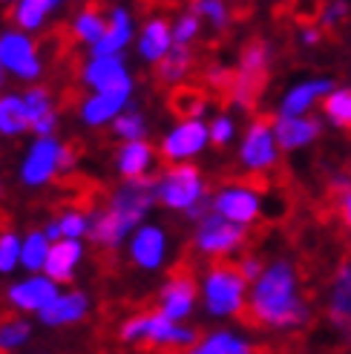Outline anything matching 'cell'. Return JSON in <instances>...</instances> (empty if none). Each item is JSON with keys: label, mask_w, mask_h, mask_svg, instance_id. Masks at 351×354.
Instances as JSON below:
<instances>
[{"label": "cell", "mask_w": 351, "mask_h": 354, "mask_svg": "<svg viewBox=\"0 0 351 354\" xmlns=\"http://www.w3.org/2000/svg\"><path fill=\"white\" fill-rule=\"evenodd\" d=\"M348 17V3H328L323 12H320V26L323 29H334L340 26Z\"/></svg>", "instance_id": "43"}, {"label": "cell", "mask_w": 351, "mask_h": 354, "mask_svg": "<svg viewBox=\"0 0 351 354\" xmlns=\"http://www.w3.org/2000/svg\"><path fill=\"white\" fill-rule=\"evenodd\" d=\"M84 259V245L81 242H73V239H61L49 248V259L44 265V274L58 282V286H64V282H69L75 277L78 265Z\"/></svg>", "instance_id": "23"}, {"label": "cell", "mask_w": 351, "mask_h": 354, "mask_svg": "<svg viewBox=\"0 0 351 354\" xmlns=\"http://www.w3.org/2000/svg\"><path fill=\"white\" fill-rule=\"evenodd\" d=\"M340 219L351 227V187L343 190V196H340Z\"/></svg>", "instance_id": "46"}, {"label": "cell", "mask_w": 351, "mask_h": 354, "mask_svg": "<svg viewBox=\"0 0 351 354\" xmlns=\"http://www.w3.org/2000/svg\"><path fill=\"white\" fill-rule=\"evenodd\" d=\"M49 248H52V242L44 236V231H29L23 236L21 268H26V274H44V265L49 259Z\"/></svg>", "instance_id": "32"}, {"label": "cell", "mask_w": 351, "mask_h": 354, "mask_svg": "<svg viewBox=\"0 0 351 354\" xmlns=\"http://www.w3.org/2000/svg\"><path fill=\"white\" fill-rule=\"evenodd\" d=\"M173 110L182 115V121L202 118V113H205V95L196 93V90H179L173 95Z\"/></svg>", "instance_id": "39"}, {"label": "cell", "mask_w": 351, "mask_h": 354, "mask_svg": "<svg viewBox=\"0 0 351 354\" xmlns=\"http://www.w3.org/2000/svg\"><path fill=\"white\" fill-rule=\"evenodd\" d=\"M210 210H214L216 216L234 222L239 227H248L259 219L262 214V196L259 190L251 187V185H225L214 193V199H210Z\"/></svg>", "instance_id": "9"}, {"label": "cell", "mask_w": 351, "mask_h": 354, "mask_svg": "<svg viewBox=\"0 0 351 354\" xmlns=\"http://www.w3.org/2000/svg\"><path fill=\"white\" fill-rule=\"evenodd\" d=\"M167 248H170V239H167V231L162 225H153V222H144L138 231L130 236L127 242V254H130V262L135 268L142 271H159L164 259H167Z\"/></svg>", "instance_id": "14"}, {"label": "cell", "mask_w": 351, "mask_h": 354, "mask_svg": "<svg viewBox=\"0 0 351 354\" xmlns=\"http://www.w3.org/2000/svg\"><path fill=\"white\" fill-rule=\"evenodd\" d=\"M61 3L58 0H17L15 9H12V21L21 32H38L44 29L46 17L55 12Z\"/></svg>", "instance_id": "26"}, {"label": "cell", "mask_w": 351, "mask_h": 354, "mask_svg": "<svg viewBox=\"0 0 351 354\" xmlns=\"http://www.w3.org/2000/svg\"><path fill=\"white\" fill-rule=\"evenodd\" d=\"M32 337V323L26 317H15V320L0 323V351H15L26 346Z\"/></svg>", "instance_id": "35"}, {"label": "cell", "mask_w": 351, "mask_h": 354, "mask_svg": "<svg viewBox=\"0 0 351 354\" xmlns=\"http://www.w3.org/2000/svg\"><path fill=\"white\" fill-rule=\"evenodd\" d=\"M155 205H159V202H155V179H153V176H147V179L121 182L113 190V196L107 202V210H110V214H115L121 222L130 227V231H138V227L147 222L150 210Z\"/></svg>", "instance_id": "7"}, {"label": "cell", "mask_w": 351, "mask_h": 354, "mask_svg": "<svg viewBox=\"0 0 351 354\" xmlns=\"http://www.w3.org/2000/svg\"><path fill=\"white\" fill-rule=\"evenodd\" d=\"M320 41H323L320 26H303V29H300V44H303V46H317Z\"/></svg>", "instance_id": "45"}, {"label": "cell", "mask_w": 351, "mask_h": 354, "mask_svg": "<svg viewBox=\"0 0 351 354\" xmlns=\"http://www.w3.org/2000/svg\"><path fill=\"white\" fill-rule=\"evenodd\" d=\"M138 55H142L147 64L159 66L170 52H173V24L162 15H153L142 24V32H138Z\"/></svg>", "instance_id": "19"}, {"label": "cell", "mask_w": 351, "mask_h": 354, "mask_svg": "<svg viewBox=\"0 0 351 354\" xmlns=\"http://www.w3.org/2000/svg\"><path fill=\"white\" fill-rule=\"evenodd\" d=\"M193 12H196L202 21L214 24V29H227V24H231V9H227L222 0H199V3L193 6Z\"/></svg>", "instance_id": "40"}, {"label": "cell", "mask_w": 351, "mask_h": 354, "mask_svg": "<svg viewBox=\"0 0 351 354\" xmlns=\"http://www.w3.org/2000/svg\"><path fill=\"white\" fill-rule=\"evenodd\" d=\"M207 127H210V141H214L216 147H227L236 138V121H234V115H216L214 121L207 124Z\"/></svg>", "instance_id": "41"}, {"label": "cell", "mask_w": 351, "mask_h": 354, "mask_svg": "<svg viewBox=\"0 0 351 354\" xmlns=\"http://www.w3.org/2000/svg\"><path fill=\"white\" fill-rule=\"evenodd\" d=\"M274 136H276V145L279 150H288L296 153L303 147H311L314 141L320 138V121L303 115V118H279L274 121Z\"/></svg>", "instance_id": "21"}, {"label": "cell", "mask_w": 351, "mask_h": 354, "mask_svg": "<svg viewBox=\"0 0 351 354\" xmlns=\"http://www.w3.org/2000/svg\"><path fill=\"white\" fill-rule=\"evenodd\" d=\"M193 69V52L190 46H173L170 55L155 66V75L162 84H182Z\"/></svg>", "instance_id": "30"}, {"label": "cell", "mask_w": 351, "mask_h": 354, "mask_svg": "<svg viewBox=\"0 0 351 354\" xmlns=\"http://www.w3.org/2000/svg\"><path fill=\"white\" fill-rule=\"evenodd\" d=\"M58 294H61L58 282H52L46 274H29L6 288L9 306L23 314H41Z\"/></svg>", "instance_id": "15"}, {"label": "cell", "mask_w": 351, "mask_h": 354, "mask_svg": "<svg viewBox=\"0 0 351 354\" xmlns=\"http://www.w3.org/2000/svg\"><path fill=\"white\" fill-rule=\"evenodd\" d=\"M58 225H61V236H64V239L81 242L84 236H90L93 216L84 214V210H78V207H66L64 214L58 216Z\"/></svg>", "instance_id": "36"}, {"label": "cell", "mask_w": 351, "mask_h": 354, "mask_svg": "<svg viewBox=\"0 0 351 354\" xmlns=\"http://www.w3.org/2000/svg\"><path fill=\"white\" fill-rule=\"evenodd\" d=\"M113 133L124 141V145H133V141H147V118H144V113L127 107L113 121Z\"/></svg>", "instance_id": "33"}, {"label": "cell", "mask_w": 351, "mask_h": 354, "mask_svg": "<svg viewBox=\"0 0 351 354\" xmlns=\"http://www.w3.org/2000/svg\"><path fill=\"white\" fill-rule=\"evenodd\" d=\"M0 84H3V69H0Z\"/></svg>", "instance_id": "50"}, {"label": "cell", "mask_w": 351, "mask_h": 354, "mask_svg": "<svg viewBox=\"0 0 351 354\" xmlns=\"http://www.w3.org/2000/svg\"><path fill=\"white\" fill-rule=\"evenodd\" d=\"M248 291L251 286L239 277L231 265H214L199 286V297L205 303V311L210 317H236L248 308Z\"/></svg>", "instance_id": "4"}, {"label": "cell", "mask_w": 351, "mask_h": 354, "mask_svg": "<svg viewBox=\"0 0 351 354\" xmlns=\"http://www.w3.org/2000/svg\"><path fill=\"white\" fill-rule=\"evenodd\" d=\"M199 348L207 354H254L251 340H245L242 334L231 331V328H219L210 331L199 340Z\"/></svg>", "instance_id": "28"}, {"label": "cell", "mask_w": 351, "mask_h": 354, "mask_svg": "<svg viewBox=\"0 0 351 354\" xmlns=\"http://www.w3.org/2000/svg\"><path fill=\"white\" fill-rule=\"evenodd\" d=\"M23 107H26V118L29 124L35 127V124H41L44 118L55 115V101H52V93L46 90V86H29V90L23 93Z\"/></svg>", "instance_id": "34"}, {"label": "cell", "mask_w": 351, "mask_h": 354, "mask_svg": "<svg viewBox=\"0 0 351 354\" xmlns=\"http://www.w3.org/2000/svg\"><path fill=\"white\" fill-rule=\"evenodd\" d=\"M41 231H44V236L52 242V245H55V242H61L64 236H61V225H58V219L55 222H49L46 227H41Z\"/></svg>", "instance_id": "47"}, {"label": "cell", "mask_w": 351, "mask_h": 354, "mask_svg": "<svg viewBox=\"0 0 351 354\" xmlns=\"http://www.w3.org/2000/svg\"><path fill=\"white\" fill-rule=\"evenodd\" d=\"M323 115L337 130H351V86H334L323 98Z\"/></svg>", "instance_id": "31"}, {"label": "cell", "mask_w": 351, "mask_h": 354, "mask_svg": "<svg viewBox=\"0 0 351 354\" xmlns=\"http://www.w3.org/2000/svg\"><path fill=\"white\" fill-rule=\"evenodd\" d=\"M268 64H271V46L265 41H251L245 44L242 55H239V66L234 73V84H231V101L236 107L248 110L251 104L256 101L262 84L268 78Z\"/></svg>", "instance_id": "5"}, {"label": "cell", "mask_w": 351, "mask_h": 354, "mask_svg": "<svg viewBox=\"0 0 351 354\" xmlns=\"http://www.w3.org/2000/svg\"><path fill=\"white\" fill-rule=\"evenodd\" d=\"M331 90H334V81L331 78H305L300 84H294L283 95L276 115L279 118H303V115H308V110L314 104L323 101Z\"/></svg>", "instance_id": "17"}, {"label": "cell", "mask_w": 351, "mask_h": 354, "mask_svg": "<svg viewBox=\"0 0 351 354\" xmlns=\"http://www.w3.org/2000/svg\"><path fill=\"white\" fill-rule=\"evenodd\" d=\"M236 271H239V277L248 282V286H254V282L262 277V271H265V262H262L259 257H254V254H245L239 262H236Z\"/></svg>", "instance_id": "42"}, {"label": "cell", "mask_w": 351, "mask_h": 354, "mask_svg": "<svg viewBox=\"0 0 351 354\" xmlns=\"http://www.w3.org/2000/svg\"><path fill=\"white\" fill-rule=\"evenodd\" d=\"M90 297L84 291H61L52 303L38 314V320L49 328H61V326H75L90 314Z\"/></svg>", "instance_id": "20"}, {"label": "cell", "mask_w": 351, "mask_h": 354, "mask_svg": "<svg viewBox=\"0 0 351 354\" xmlns=\"http://www.w3.org/2000/svg\"><path fill=\"white\" fill-rule=\"evenodd\" d=\"M242 242H245V227L216 216L214 210L196 225V234H193V245H196V251L205 257H227V254H234Z\"/></svg>", "instance_id": "12"}, {"label": "cell", "mask_w": 351, "mask_h": 354, "mask_svg": "<svg viewBox=\"0 0 351 354\" xmlns=\"http://www.w3.org/2000/svg\"><path fill=\"white\" fill-rule=\"evenodd\" d=\"M81 81L93 93H110V95H127L133 98V75L124 58H93L84 64Z\"/></svg>", "instance_id": "13"}, {"label": "cell", "mask_w": 351, "mask_h": 354, "mask_svg": "<svg viewBox=\"0 0 351 354\" xmlns=\"http://www.w3.org/2000/svg\"><path fill=\"white\" fill-rule=\"evenodd\" d=\"M187 354H207V351H202V348H199V346H196V348H190V351H187Z\"/></svg>", "instance_id": "48"}, {"label": "cell", "mask_w": 351, "mask_h": 354, "mask_svg": "<svg viewBox=\"0 0 351 354\" xmlns=\"http://www.w3.org/2000/svg\"><path fill=\"white\" fill-rule=\"evenodd\" d=\"M155 202L196 222L210 214L207 185L196 165H170L162 176H155Z\"/></svg>", "instance_id": "2"}, {"label": "cell", "mask_w": 351, "mask_h": 354, "mask_svg": "<svg viewBox=\"0 0 351 354\" xmlns=\"http://www.w3.org/2000/svg\"><path fill=\"white\" fill-rule=\"evenodd\" d=\"M328 320L343 331H351V262H343L328 291Z\"/></svg>", "instance_id": "24"}, {"label": "cell", "mask_w": 351, "mask_h": 354, "mask_svg": "<svg viewBox=\"0 0 351 354\" xmlns=\"http://www.w3.org/2000/svg\"><path fill=\"white\" fill-rule=\"evenodd\" d=\"M130 107V98L127 95H110V93H90L81 107L78 115L86 127H104V124H113L121 113Z\"/></svg>", "instance_id": "22"}, {"label": "cell", "mask_w": 351, "mask_h": 354, "mask_svg": "<svg viewBox=\"0 0 351 354\" xmlns=\"http://www.w3.org/2000/svg\"><path fill=\"white\" fill-rule=\"evenodd\" d=\"M26 130H32V124L26 118L23 95L21 93H3L0 95V136L15 138Z\"/></svg>", "instance_id": "27"}, {"label": "cell", "mask_w": 351, "mask_h": 354, "mask_svg": "<svg viewBox=\"0 0 351 354\" xmlns=\"http://www.w3.org/2000/svg\"><path fill=\"white\" fill-rule=\"evenodd\" d=\"M196 299H199V286L193 282V277L187 274L170 277L159 294V314L167 317L170 323H184L193 314V308H196Z\"/></svg>", "instance_id": "16"}, {"label": "cell", "mask_w": 351, "mask_h": 354, "mask_svg": "<svg viewBox=\"0 0 351 354\" xmlns=\"http://www.w3.org/2000/svg\"><path fill=\"white\" fill-rule=\"evenodd\" d=\"M69 165V150L64 141L52 138H35L23 162H21V182L26 187H44Z\"/></svg>", "instance_id": "6"}, {"label": "cell", "mask_w": 351, "mask_h": 354, "mask_svg": "<svg viewBox=\"0 0 351 354\" xmlns=\"http://www.w3.org/2000/svg\"><path fill=\"white\" fill-rule=\"evenodd\" d=\"M199 32H202V17L193 9H184L173 17V44L176 46H190L199 38Z\"/></svg>", "instance_id": "37"}, {"label": "cell", "mask_w": 351, "mask_h": 354, "mask_svg": "<svg viewBox=\"0 0 351 354\" xmlns=\"http://www.w3.org/2000/svg\"><path fill=\"white\" fill-rule=\"evenodd\" d=\"M118 337L124 343H147L155 348H182V351L196 348L202 340L196 328H190L184 323H170L159 311L127 317L118 328Z\"/></svg>", "instance_id": "3"}, {"label": "cell", "mask_w": 351, "mask_h": 354, "mask_svg": "<svg viewBox=\"0 0 351 354\" xmlns=\"http://www.w3.org/2000/svg\"><path fill=\"white\" fill-rule=\"evenodd\" d=\"M0 196H3V182H0Z\"/></svg>", "instance_id": "49"}, {"label": "cell", "mask_w": 351, "mask_h": 354, "mask_svg": "<svg viewBox=\"0 0 351 354\" xmlns=\"http://www.w3.org/2000/svg\"><path fill=\"white\" fill-rule=\"evenodd\" d=\"M155 165V153L147 141H133V145H124L115 156V167L124 176V182L133 179H147L150 170Z\"/></svg>", "instance_id": "25"}, {"label": "cell", "mask_w": 351, "mask_h": 354, "mask_svg": "<svg viewBox=\"0 0 351 354\" xmlns=\"http://www.w3.org/2000/svg\"><path fill=\"white\" fill-rule=\"evenodd\" d=\"M135 38V21L127 6H113L107 15V32H104L101 44L93 49V58H121Z\"/></svg>", "instance_id": "18"}, {"label": "cell", "mask_w": 351, "mask_h": 354, "mask_svg": "<svg viewBox=\"0 0 351 354\" xmlns=\"http://www.w3.org/2000/svg\"><path fill=\"white\" fill-rule=\"evenodd\" d=\"M21 251L23 236H17L15 231L0 234V274H12L15 268H21Z\"/></svg>", "instance_id": "38"}, {"label": "cell", "mask_w": 351, "mask_h": 354, "mask_svg": "<svg viewBox=\"0 0 351 354\" xmlns=\"http://www.w3.org/2000/svg\"><path fill=\"white\" fill-rule=\"evenodd\" d=\"M251 320L265 328H300L308 323V303L300 294V277L291 259H274L248 291Z\"/></svg>", "instance_id": "1"}, {"label": "cell", "mask_w": 351, "mask_h": 354, "mask_svg": "<svg viewBox=\"0 0 351 354\" xmlns=\"http://www.w3.org/2000/svg\"><path fill=\"white\" fill-rule=\"evenodd\" d=\"M205 78L210 86H219V90H231V84H234V73L225 66H210L205 73Z\"/></svg>", "instance_id": "44"}, {"label": "cell", "mask_w": 351, "mask_h": 354, "mask_svg": "<svg viewBox=\"0 0 351 354\" xmlns=\"http://www.w3.org/2000/svg\"><path fill=\"white\" fill-rule=\"evenodd\" d=\"M104 32H107V17H104L101 12H95V9H81L73 17V35L90 49H95L101 44Z\"/></svg>", "instance_id": "29"}, {"label": "cell", "mask_w": 351, "mask_h": 354, "mask_svg": "<svg viewBox=\"0 0 351 354\" xmlns=\"http://www.w3.org/2000/svg\"><path fill=\"white\" fill-rule=\"evenodd\" d=\"M239 162L251 173H265L279 162V145L274 136V124L265 118H254L239 141Z\"/></svg>", "instance_id": "10"}, {"label": "cell", "mask_w": 351, "mask_h": 354, "mask_svg": "<svg viewBox=\"0 0 351 354\" xmlns=\"http://www.w3.org/2000/svg\"><path fill=\"white\" fill-rule=\"evenodd\" d=\"M0 69L12 73L15 78H23V81L41 78L44 61L38 55V46H35L32 35H26L21 29L0 32Z\"/></svg>", "instance_id": "8"}, {"label": "cell", "mask_w": 351, "mask_h": 354, "mask_svg": "<svg viewBox=\"0 0 351 354\" xmlns=\"http://www.w3.org/2000/svg\"><path fill=\"white\" fill-rule=\"evenodd\" d=\"M207 141H210L207 121L187 118V121H179L173 130L164 133L159 153H162V158H167L170 165H190V158L199 156L207 147Z\"/></svg>", "instance_id": "11"}]
</instances>
